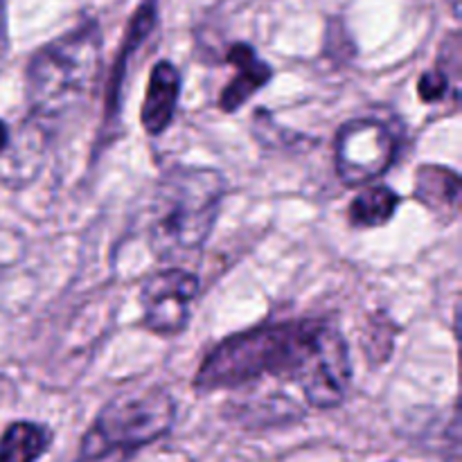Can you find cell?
Masks as SVG:
<instances>
[{
  "label": "cell",
  "mask_w": 462,
  "mask_h": 462,
  "mask_svg": "<svg viewBox=\"0 0 462 462\" xmlns=\"http://www.w3.org/2000/svg\"><path fill=\"white\" fill-rule=\"evenodd\" d=\"M7 144H9V129H7V125L0 120V153L7 149Z\"/></svg>",
  "instance_id": "4fadbf2b"
},
{
  "label": "cell",
  "mask_w": 462,
  "mask_h": 462,
  "mask_svg": "<svg viewBox=\"0 0 462 462\" xmlns=\"http://www.w3.org/2000/svg\"><path fill=\"white\" fill-rule=\"evenodd\" d=\"M449 90V77L442 68H436V70H429L420 77V84H418V93L420 99L427 104L433 102H440L442 97L447 95Z\"/></svg>",
  "instance_id": "7c38bea8"
},
{
  "label": "cell",
  "mask_w": 462,
  "mask_h": 462,
  "mask_svg": "<svg viewBox=\"0 0 462 462\" xmlns=\"http://www.w3.org/2000/svg\"><path fill=\"white\" fill-rule=\"evenodd\" d=\"M447 3H449V7L454 9V14H458V9H460V0H447Z\"/></svg>",
  "instance_id": "5bb4252c"
},
{
  "label": "cell",
  "mask_w": 462,
  "mask_h": 462,
  "mask_svg": "<svg viewBox=\"0 0 462 462\" xmlns=\"http://www.w3.org/2000/svg\"><path fill=\"white\" fill-rule=\"evenodd\" d=\"M400 208V194L388 185L365 188L350 203V224L355 228H382L395 217Z\"/></svg>",
  "instance_id": "8fae6325"
},
{
  "label": "cell",
  "mask_w": 462,
  "mask_h": 462,
  "mask_svg": "<svg viewBox=\"0 0 462 462\" xmlns=\"http://www.w3.org/2000/svg\"><path fill=\"white\" fill-rule=\"evenodd\" d=\"M176 404L156 383H135L116 393L95 418L75 462H125L135 451L167 436Z\"/></svg>",
  "instance_id": "277c9868"
},
{
  "label": "cell",
  "mask_w": 462,
  "mask_h": 462,
  "mask_svg": "<svg viewBox=\"0 0 462 462\" xmlns=\"http://www.w3.org/2000/svg\"><path fill=\"white\" fill-rule=\"evenodd\" d=\"M397 158V138L391 126L373 117L350 120L338 129L334 143L337 174L347 188H359L386 174Z\"/></svg>",
  "instance_id": "5b68a950"
},
{
  "label": "cell",
  "mask_w": 462,
  "mask_h": 462,
  "mask_svg": "<svg viewBox=\"0 0 462 462\" xmlns=\"http://www.w3.org/2000/svg\"><path fill=\"white\" fill-rule=\"evenodd\" d=\"M230 63L237 68V75L230 79V84L221 90L219 108L224 113H235L253 97L260 88H264L271 81L273 72L266 61L257 57L255 50L248 43H235L226 54Z\"/></svg>",
  "instance_id": "52a82bcc"
},
{
  "label": "cell",
  "mask_w": 462,
  "mask_h": 462,
  "mask_svg": "<svg viewBox=\"0 0 462 462\" xmlns=\"http://www.w3.org/2000/svg\"><path fill=\"white\" fill-rule=\"evenodd\" d=\"M332 328L323 320H282L228 337L206 356L194 388L212 393L275 377L293 382L302 391Z\"/></svg>",
  "instance_id": "6da1fadb"
},
{
  "label": "cell",
  "mask_w": 462,
  "mask_h": 462,
  "mask_svg": "<svg viewBox=\"0 0 462 462\" xmlns=\"http://www.w3.org/2000/svg\"><path fill=\"white\" fill-rule=\"evenodd\" d=\"M179 95L180 75L176 66L170 61H158L153 66L152 75H149L143 111H140V120H143L144 131L149 135L162 134L171 125L176 104H179Z\"/></svg>",
  "instance_id": "ba28073f"
},
{
  "label": "cell",
  "mask_w": 462,
  "mask_h": 462,
  "mask_svg": "<svg viewBox=\"0 0 462 462\" xmlns=\"http://www.w3.org/2000/svg\"><path fill=\"white\" fill-rule=\"evenodd\" d=\"M50 429L34 422H14L0 438V462H36L48 451Z\"/></svg>",
  "instance_id": "30bf717a"
},
{
  "label": "cell",
  "mask_w": 462,
  "mask_h": 462,
  "mask_svg": "<svg viewBox=\"0 0 462 462\" xmlns=\"http://www.w3.org/2000/svg\"><path fill=\"white\" fill-rule=\"evenodd\" d=\"M199 287L197 275L185 269H165L149 275L140 289L144 328L158 337L183 332L192 316Z\"/></svg>",
  "instance_id": "8992f818"
},
{
  "label": "cell",
  "mask_w": 462,
  "mask_h": 462,
  "mask_svg": "<svg viewBox=\"0 0 462 462\" xmlns=\"http://www.w3.org/2000/svg\"><path fill=\"white\" fill-rule=\"evenodd\" d=\"M415 197L436 215L454 217L460 201V179L442 165H422L415 180Z\"/></svg>",
  "instance_id": "9c48e42d"
},
{
  "label": "cell",
  "mask_w": 462,
  "mask_h": 462,
  "mask_svg": "<svg viewBox=\"0 0 462 462\" xmlns=\"http://www.w3.org/2000/svg\"><path fill=\"white\" fill-rule=\"evenodd\" d=\"M226 194V179L210 167H174L156 185L149 244L161 260L183 262L210 237Z\"/></svg>",
  "instance_id": "7a4b0ae2"
},
{
  "label": "cell",
  "mask_w": 462,
  "mask_h": 462,
  "mask_svg": "<svg viewBox=\"0 0 462 462\" xmlns=\"http://www.w3.org/2000/svg\"><path fill=\"white\" fill-rule=\"evenodd\" d=\"M102 72V36L95 23L50 41L27 66V99L41 120H61L86 106Z\"/></svg>",
  "instance_id": "3957f363"
}]
</instances>
